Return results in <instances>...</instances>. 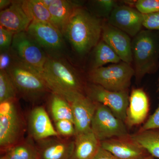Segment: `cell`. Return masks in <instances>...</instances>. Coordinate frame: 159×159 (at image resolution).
Listing matches in <instances>:
<instances>
[{
  "label": "cell",
  "instance_id": "cell-2",
  "mask_svg": "<svg viewBox=\"0 0 159 159\" xmlns=\"http://www.w3.org/2000/svg\"><path fill=\"white\" fill-rule=\"evenodd\" d=\"M41 75L52 93L65 99L74 93H84L86 84L65 58L48 57Z\"/></svg>",
  "mask_w": 159,
  "mask_h": 159
},
{
  "label": "cell",
  "instance_id": "cell-26",
  "mask_svg": "<svg viewBox=\"0 0 159 159\" xmlns=\"http://www.w3.org/2000/svg\"><path fill=\"white\" fill-rule=\"evenodd\" d=\"M17 90L8 72L0 71V102L18 99Z\"/></svg>",
  "mask_w": 159,
  "mask_h": 159
},
{
  "label": "cell",
  "instance_id": "cell-16",
  "mask_svg": "<svg viewBox=\"0 0 159 159\" xmlns=\"http://www.w3.org/2000/svg\"><path fill=\"white\" fill-rule=\"evenodd\" d=\"M101 147L120 159H143L148 153L141 145L127 138H113L100 142Z\"/></svg>",
  "mask_w": 159,
  "mask_h": 159
},
{
  "label": "cell",
  "instance_id": "cell-35",
  "mask_svg": "<svg viewBox=\"0 0 159 159\" xmlns=\"http://www.w3.org/2000/svg\"><path fill=\"white\" fill-rule=\"evenodd\" d=\"M12 1L10 0H0V9L1 11L9 7L11 5Z\"/></svg>",
  "mask_w": 159,
  "mask_h": 159
},
{
  "label": "cell",
  "instance_id": "cell-29",
  "mask_svg": "<svg viewBox=\"0 0 159 159\" xmlns=\"http://www.w3.org/2000/svg\"><path fill=\"white\" fill-rule=\"evenodd\" d=\"M98 13L101 16L107 19L112 11L118 5L116 2L113 0H97L93 2Z\"/></svg>",
  "mask_w": 159,
  "mask_h": 159
},
{
  "label": "cell",
  "instance_id": "cell-5",
  "mask_svg": "<svg viewBox=\"0 0 159 159\" xmlns=\"http://www.w3.org/2000/svg\"><path fill=\"white\" fill-rule=\"evenodd\" d=\"M25 128L18 99L0 102V147L6 151L23 140Z\"/></svg>",
  "mask_w": 159,
  "mask_h": 159
},
{
  "label": "cell",
  "instance_id": "cell-37",
  "mask_svg": "<svg viewBox=\"0 0 159 159\" xmlns=\"http://www.w3.org/2000/svg\"><path fill=\"white\" fill-rule=\"evenodd\" d=\"M5 159V157H4V156H3V157H1V159Z\"/></svg>",
  "mask_w": 159,
  "mask_h": 159
},
{
  "label": "cell",
  "instance_id": "cell-28",
  "mask_svg": "<svg viewBox=\"0 0 159 159\" xmlns=\"http://www.w3.org/2000/svg\"><path fill=\"white\" fill-rule=\"evenodd\" d=\"M134 6L143 15L159 12V0H138Z\"/></svg>",
  "mask_w": 159,
  "mask_h": 159
},
{
  "label": "cell",
  "instance_id": "cell-21",
  "mask_svg": "<svg viewBox=\"0 0 159 159\" xmlns=\"http://www.w3.org/2000/svg\"><path fill=\"white\" fill-rule=\"evenodd\" d=\"M92 51L90 70L104 66L107 64H116L122 61L116 52L102 39Z\"/></svg>",
  "mask_w": 159,
  "mask_h": 159
},
{
  "label": "cell",
  "instance_id": "cell-33",
  "mask_svg": "<svg viewBox=\"0 0 159 159\" xmlns=\"http://www.w3.org/2000/svg\"><path fill=\"white\" fill-rule=\"evenodd\" d=\"M159 129V105L156 110L149 117L139 131Z\"/></svg>",
  "mask_w": 159,
  "mask_h": 159
},
{
  "label": "cell",
  "instance_id": "cell-22",
  "mask_svg": "<svg viewBox=\"0 0 159 159\" xmlns=\"http://www.w3.org/2000/svg\"><path fill=\"white\" fill-rule=\"evenodd\" d=\"M6 159H38L36 143L28 137L11 146L5 152Z\"/></svg>",
  "mask_w": 159,
  "mask_h": 159
},
{
  "label": "cell",
  "instance_id": "cell-24",
  "mask_svg": "<svg viewBox=\"0 0 159 159\" xmlns=\"http://www.w3.org/2000/svg\"><path fill=\"white\" fill-rule=\"evenodd\" d=\"M22 7L31 22L52 24L48 9L41 0L21 1Z\"/></svg>",
  "mask_w": 159,
  "mask_h": 159
},
{
  "label": "cell",
  "instance_id": "cell-36",
  "mask_svg": "<svg viewBox=\"0 0 159 159\" xmlns=\"http://www.w3.org/2000/svg\"><path fill=\"white\" fill-rule=\"evenodd\" d=\"M154 157H152V156L150 155L147 156V157H145V158H144L143 159H154Z\"/></svg>",
  "mask_w": 159,
  "mask_h": 159
},
{
  "label": "cell",
  "instance_id": "cell-7",
  "mask_svg": "<svg viewBox=\"0 0 159 159\" xmlns=\"http://www.w3.org/2000/svg\"><path fill=\"white\" fill-rule=\"evenodd\" d=\"M52 58H65L67 47L61 31L48 23L31 22L26 31Z\"/></svg>",
  "mask_w": 159,
  "mask_h": 159
},
{
  "label": "cell",
  "instance_id": "cell-30",
  "mask_svg": "<svg viewBox=\"0 0 159 159\" xmlns=\"http://www.w3.org/2000/svg\"><path fill=\"white\" fill-rule=\"evenodd\" d=\"M14 35L13 32L0 26V51L10 49Z\"/></svg>",
  "mask_w": 159,
  "mask_h": 159
},
{
  "label": "cell",
  "instance_id": "cell-27",
  "mask_svg": "<svg viewBox=\"0 0 159 159\" xmlns=\"http://www.w3.org/2000/svg\"><path fill=\"white\" fill-rule=\"evenodd\" d=\"M54 122L55 129L60 136L70 138L76 135V128L74 122L67 119H63Z\"/></svg>",
  "mask_w": 159,
  "mask_h": 159
},
{
  "label": "cell",
  "instance_id": "cell-1",
  "mask_svg": "<svg viewBox=\"0 0 159 159\" xmlns=\"http://www.w3.org/2000/svg\"><path fill=\"white\" fill-rule=\"evenodd\" d=\"M102 24L98 16L80 7L75 9L61 31L74 51L84 56L101 40Z\"/></svg>",
  "mask_w": 159,
  "mask_h": 159
},
{
  "label": "cell",
  "instance_id": "cell-18",
  "mask_svg": "<svg viewBox=\"0 0 159 159\" xmlns=\"http://www.w3.org/2000/svg\"><path fill=\"white\" fill-rule=\"evenodd\" d=\"M149 101L145 91L141 89L133 90L129 97V103L125 122L129 126L142 123L147 116Z\"/></svg>",
  "mask_w": 159,
  "mask_h": 159
},
{
  "label": "cell",
  "instance_id": "cell-23",
  "mask_svg": "<svg viewBox=\"0 0 159 159\" xmlns=\"http://www.w3.org/2000/svg\"><path fill=\"white\" fill-rule=\"evenodd\" d=\"M49 97L50 112L54 122L67 119L74 123L73 112L68 101L60 95L52 92Z\"/></svg>",
  "mask_w": 159,
  "mask_h": 159
},
{
  "label": "cell",
  "instance_id": "cell-13",
  "mask_svg": "<svg viewBox=\"0 0 159 159\" xmlns=\"http://www.w3.org/2000/svg\"><path fill=\"white\" fill-rule=\"evenodd\" d=\"M29 137L34 142L54 137H60L52 124L44 107L37 106L29 113L27 122Z\"/></svg>",
  "mask_w": 159,
  "mask_h": 159
},
{
  "label": "cell",
  "instance_id": "cell-38",
  "mask_svg": "<svg viewBox=\"0 0 159 159\" xmlns=\"http://www.w3.org/2000/svg\"></svg>",
  "mask_w": 159,
  "mask_h": 159
},
{
  "label": "cell",
  "instance_id": "cell-3",
  "mask_svg": "<svg viewBox=\"0 0 159 159\" xmlns=\"http://www.w3.org/2000/svg\"><path fill=\"white\" fill-rule=\"evenodd\" d=\"M135 76L140 81L146 74H152L159 67V34L151 30H142L132 40Z\"/></svg>",
  "mask_w": 159,
  "mask_h": 159
},
{
  "label": "cell",
  "instance_id": "cell-10",
  "mask_svg": "<svg viewBox=\"0 0 159 159\" xmlns=\"http://www.w3.org/2000/svg\"><path fill=\"white\" fill-rule=\"evenodd\" d=\"M84 94L91 100L107 107L115 116L125 122L129 103L128 90L115 92L92 83H86Z\"/></svg>",
  "mask_w": 159,
  "mask_h": 159
},
{
  "label": "cell",
  "instance_id": "cell-11",
  "mask_svg": "<svg viewBox=\"0 0 159 159\" xmlns=\"http://www.w3.org/2000/svg\"><path fill=\"white\" fill-rule=\"evenodd\" d=\"M66 100L72 108L76 134L92 130L91 123L98 103L80 93L71 94Z\"/></svg>",
  "mask_w": 159,
  "mask_h": 159
},
{
  "label": "cell",
  "instance_id": "cell-14",
  "mask_svg": "<svg viewBox=\"0 0 159 159\" xmlns=\"http://www.w3.org/2000/svg\"><path fill=\"white\" fill-rule=\"evenodd\" d=\"M101 38L122 61L130 64L133 62L132 40L128 34L105 22L102 24Z\"/></svg>",
  "mask_w": 159,
  "mask_h": 159
},
{
  "label": "cell",
  "instance_id": "cell-15",
  "mask_svg": "<svg viewBox=\"0 0 159 159\" xmlns=\"http://www.w3.org/2000/svg\"><path fill=\"white\" fill-rule=\"evenodd\" d=\"M38 159H71L74 139L61 137L48 138L36 142Z\"/></svg>",
  "mask_w": 159,
  "mask_h": 159
},
{
  "label": "cell",
  "instance_id": "cell-34",
  "mask_svg": "<svg viewBox=\"0 0 159 159\" xmlns=\"http://www.w3.org/2000/svg\"><path fill=\"white\" fill-rule=\"evenodd\" d=\"M93 159H120L100 146Z\"/></svg>",
  "mask_w": 159,
  "mask_h": 159
},
{
  "label": "cell",
  "instance_id": "cell-32",
  "mask_svg": "<svg viewBox=\"0 0 159 159\" xmlns=\"http://www.w3.org/2000/svg\"><path fill=\"white\" fill-rule=\"evenodd\" d=\"M15 58L11 49L0 51V71L7 72L14 63Z\"/></svg>",
  "mask_w": 159,
  "mask_h": 159
},
{
  "label": "cell",
  "instance_id": "cell-31",
  "mask_svg": "<svg viewBox=\"0 0 159 159\" xmlns=\"http://www.w3.org/2000/svg\"><path fill=\"white\" fill-rule=\"evenodd\" d=\"M143 26L147 30L159 31V12L144 15Z\"/></svg>",
  "mask_w": 159,
  "mask_h": 159
},
{
  "label": "cell",
  "instance_id": "cell-19",
  "mask_svg": "<svg viewBox=\"0 0 159 159\" xmlns=\"http://www.w3.org/2000/svg\"><path fill=\"white\" fill-rule=\"evenodd\" d=\"M48 9L52 24L61 31L75 9L81 7L80 2L69 0H41Z\"/></svg>",
  "mask_w": 159,
  "mask_h": 159
},
{
  "label": "cell",
  "instance_id": "cell-9",
  "mask_svg": "<svg viewBox=\"0 0 159 159\" xmlns=\"http://www.w3.org/2000/svg\"><path fill=\"white\" fill-rule=\"evenodd\" d=\"M91 127L100 142L113 138L130 136L125 122L115 116L107 107L99 103L92 119Z\"/></svg>",
  "mask_w": 159,
  "mask_h": 159
},
{
  "label": "cell",
  "instance_id": "cell-17",
  "mask_svg": "<svg viewBox=\"0 0 159 159\" xmlns=\"http://www.w3.org/2000/svg\"><path fill=\"white\" fill-rule=\"evenodd\" d=\"M31 23L23 10L21 1H12L9 7L0 12V26L14 34L27 31Z\"/></svg>",
  "mask_w": 159,
  "mask_h": 159
},
{
  "label": "cell",
  "instance_id": "cell-8",
  "mask_svg": "<svg viewBox=\"0 0 159 159\" xmlns=\"http://www.w3.org/2000/svg\"><path fill=\"white\" fill-rule=\"evenodd\" d=\"M10 49L17 60L41 75L48 55L27 31L14 34Z\"/></svg>",
  "mask_w": 159,
  "mask_h": 159
},
{
  "label": "cell",
  "instance_id": "cell-4",
  "mask_svg": "<svg viewBox=\"0 0 159 159\" xmlns=\"http://www.w3.org/2000/svg\"><path fill=\"white\" fill-rule=\"evenodd\" d=\"M7 72L14 83L18 96L27 102L37 103L52 93L39 73L16 58Z\"/></svg>",
  "mask_w": 159,
  "mask_h": 159
},
{
  "label": "cell",
  "instance_id": "cell-25",
  "mask_svg": "<svg viewBox=\"0 0 159 159\" xmlns=\"http://www.w3.org/2000/svg\"><path fill=\"white\" fill-rule=\"evenodd\" d=\"M130 138L151 155L159 159V129L138 131Z\"/></svg>",
  "mask_w": 159,
  "mask_h": 159
},
{
  "label": "cell",
  "instance_id": "cell-12",
  "mask_svg": "<svg viewBox=\"0 0 159 159\" xmlns=\"http://www.w3.org/2000/svg\"><path fill=\"white\" fill-rule=\"evenodd\" d=\"M107 19L109 24L134 38L142 31L144 15L130 6L118 5Z\"/></svg>",
  "mask_w": 159,
  "mask_h": 159
},
{
  "label": "cell",
  "instance_id": "cell-6",
  "mask_svg": "<svg viewBox=\"0 0 159 159\" xmlns=\"http://www.w3.org/2000/svg\"><path fill=\"white\" fill-rule=\"evenodd\" d=\"M135 76L130 64L121 61L89 71V82L98 84L108 90L119 92L128 90L132 78Z\"/></svg>",
  "mask_w": 159,
  "mask_h": 159
},
{
  "label": "cell",
  "instance_id": "cell-20",
  "mask_svg": "<svg viewBox=\"0 0 159 159\" xmlns=\"http://www.w3.org/2000/svg\"><path fill=\"white\" fill-rule=\"evenodd\" d=\"M100 146V141L92 130L76 134L71 159H93Z\"/></svg>",
  "mask_w": 159,
  "mask_h": 159
}]
</instances>
